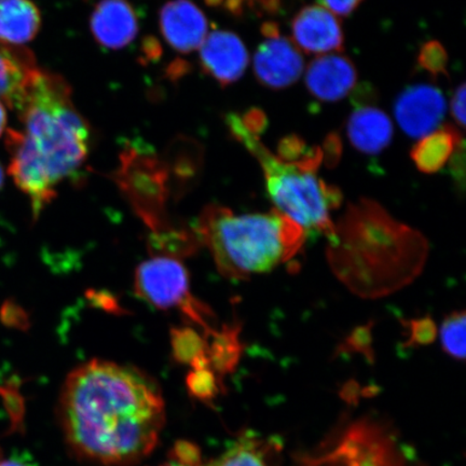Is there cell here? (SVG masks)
<instances>
[{
    "instance_id": "6da1fadb",
    "label": "cell",
    "mask_w": 466,
    "mask_h": 466,
    "mask_svg": "<svg viewBox=\"0 0 466 466\" xmlns=\"http://www.w3.org/2000/svg\"><path fill=\"white\" fill-rule=\"evenodd\" d=\"M60 415L66 440L80 457L125 466L154 451L165 424V400L144 371L93 360L64 382Z\"/></svg>"
},
{
    "instance_id": "7a4b0ae2",
    "label": "cell",
    "mask_w": 466,
    "mask_h": 466,
    "mask_svg": "<svg viewBox=\"0 0 466 466\" xmlns=\"http://www.w3.org/2000/svg\"><path fill=\"white\" fill-rule=\"evenodd\" d=\"M17 112L25 129L7 130L9 174L38 218L55 199L57 186L85 165L90 129L74 106L66 81L42 69Z\"/></svg>"
},
{
    "instance_id": "3957f363",
    "label": "cell",
    "mask_w": 466,
    "mask_h": 466,
    "mask_svg": "<svg viewBox=\"0 0 466 466\" xmlns=\"http://www.w3.org/2000/svg\"><path fill=\"white\" fill-rule=\"evenodd\" d=\"M329 264L338 279L365 299H382L421 275L429 244L421 232L396 220L370 199L350 203L329 240Z\"/></svg>"
},
{
    "instance_id": "277c9868",
    "label": "cell",
    "mask_w": 466,
    "mask_h": 466,
    "mask_svg": "<svg viewBox=\"0 0 466 466\" xmlns=\"http://www.w3.org/2000/svg\"><path fill=\"white\" fill-rule=\"evenodd\" d=\"M198 235L221 275L231 279H247L288 264L299 255L307 238L300 226L278 209L237 215L217 204L204 208Z\"/></svg>"
},
{
    "instance_id": "5b68a950",
    "label": "cell",
    "mask_w": 466,
    "mask_h": 466,
    "mask_svg": "<svg viewBox=\"0 0 466 466\" xmlns=\"http://www.w3.org/2000/svg\"><path fill=\"white\" fill-rule=\"evenodd\" d=\"M232 137L260 163L267 191L276 209L295 221L306 233H320L329 240L335 229L330 213L340 207L341 191L323 182L316 168L279 160L261 144L258 137L243 127H238Z\"/></svg>"
},
{
    "instance_id": "8992f818",
    "label": "cell",
    "mask_w": 466,
    "mask_h": 466,
    "mask_svg": "<svg viewBox=\"0 0 466 466\" xmlns=\"http://www.w3.org/2000/svg\"><path fill=\"white\" fill-rule=\"evenodd\" d=\"M134 289L149 305L161 310L177 308L208 334L213 333L209 326L213 313L191 295L188 272L177 259L161 255L142 262L134 278Z\"/></svg>"
},
{
    "instance_id": "52a82bcc",
    "label": "cell",
    "mask_w": 466,
    "mask_h": 466,
    "mask_svg": "<svg viewBox=\"0 0 466 466\" xmlns=\"http://www.w3.org/2000/svg\"><path fill=\"white\" fill-rule=\"evenodd\" d=\"M261 33L265 40L256 51L253 63L256 78L273 90L293 86L305 69L304 56L299 46L282 36L276 23H264Z\"/></svg>"
},
{
    "instance_id": "ba28073f",
    "label": "cell",
    "mask_w": 466,
    "mask_h": 466,
    "mask_svg": "<svg viewBox=\"0 0 466 466\" xmlns=\"http://www.w3.org/2000/svg\"><path fill=\"white\" fill-rule=\"evenodd\" d=\"M447 105L440 89L430 85L406 87L396 98L394 115L400 129L408 137L420 138L429 136L444 119Z\"/></svg>"
},
{
    "instance_id": "9c48e42d",
    "label": "cell",
    "mask_w": 466,
    "mask_h": 466,
    "mask_svg": "<svg viewBox=\"0 0 466 466\" xmlns=\"http://www.w3.org/2000/svg\"><path fill=\"white\" fill-rule=\"evenodd\" d=\"M295 45L307 54L342 51L345 36L339 20L319 5L302 8L291 22Z\"/></svg>"
},
{
    "instance_id": "30bf717a",
    "label": "cell",
    "mask_w": 466,
    "mask_h": 466,
    "mask_svg": "<svg viewBox=\"0 0 466 466\" xmlns=\"http://www.w3.org/2000/svg\"><path fill=\"white\" fill-rule=\"evenodd\" d=\"M201 66L223 86L240 79L248 66L249 56L242 40L228 31H215L200 46Z\"/></svg>"
},
{
    "instance_id": "8fae6325",
    "label": "cell",
    "mask_w": 466,
    "mask_h": 466,
    "mask_svg": "<svg viewBox=\"0 0 466 466\" xmlns=\"http://www.w3.org/2000/svg\"><path fill=\"white\" fill-rule=\"evenodd\" d=\"M160 28L167 43L180 54L200 49L208 36L206 15L190 0H172L160 11Z\"/></svg>"
},
{
    "instance_id": "7c38bea8",
    "label": "cell",
    "mask_w": 466,
    "mask_h": 466,
    "mask_svg": "<svg viewBox=\"0 0 466 466\" xmlns=\"http://www.w3.org/2000/svg\"><path fill=\"white\" fill-rule=\"evenodd\" d=\"M358 71L349 57L325 55L314 58L306 73V86L319 101L334 103L342 100L354 89Z\"/></svg>"
},
{
    "instance_id": "4fadbf2b",
    "label": "cell",
    "mask_w": 466,
    "mask_h": 466,
    "mask_svg": "<svg viewBox=\"0 0 466 466\" xmlns=\"http://www.w3.org/2000/svg\"><path fill=\"white\" fill-rule=\"evenodd\" d=\"M90 27L97 44L119 50L137 37V15L127 0H101L93 11Z\"/></svg>"
},
{
    "instance_id": "5bb4252c",
    "label": "cell",
    "mask_w": 466,
    "mask_h": 466,
    "mask_svg": "<svg viewBox=\"0 0 466 466\" xmlns=\"http://www.w3.org/2000/svg\"><path fill=\"white\" fill-rule=\"evenodd\" d=\"M39 69L32 52L25 46L0 43V101L19 109Z\"/></svg>"
},
{
    "instance_id": "9a60e30c",
    "label": "cell",
    "mask_w": 466,
    "mask_h": 466,
    "mask_svg": "<svg viewBox=\"0 0 466 466\" xmlns=\"http://www.w3.org/2000/svg\"><path fill=\"white\" fill-rule=\"evenodd\" d=\"M393 125L389 116L375 106H360L349 116L347 133L350 143L360 153L375 156L392 142Z\"/></svg>"
},
{
    "instance_id": "2e32d148",
    "label": "cell",
    "mask_w": 466,
    "mask_h": 466,
    "mask_svg": "<svg viewBox=\"0 0 466 466\" xmlns=\"http://www.w3.org/2000/svg\"><path fill=\"white\" fill-rule=\"evenodd\" d=\"M42 15L32 0H0V43L23 46L36 37Z\"/></svg>"
},
{
    "instance_id": "e0dca14e",
    "label": "cell",
    "mask_w": 466,
    "mask_h": 466,
    "mask_svg": "<svg viewBox=\"0 0 466 466\" xmlns=\"http://www.w3.org/2000/svg\"><path fill=\"white\" fill-rule=\"evenodd\" d=\"M463 141L461 134L451 125L435 130L422 137L411 150V158L419 171L439 172L450 162L454 150Z\"/></svg>"
},
{
    "instance_id": "ac0fdd59",
    "label": "cell",
    "mask_w": 466,
    "mask_h": 466,
    "mask_svg": "<svg viewBox=\"0 0 466 466\" xmlns=\"http://www.w3.org/2000/svg\"><path fill=\"white\" fill-rule=\"evenodd\" d=\"M269 442L244 434L223 456L208 466H273Z\"/></svg>"
},
{
    "instance_id": "d6986e66",
    "label": "cell",
    "mask_w": 466,
    "mask_h": 466,
    "mask_svg": "<svg viewBox=\"0 0 466 466\" xmlns=\"http://www.w3.org/2000/svg\"><path fill=\"white\" fill-rule=\"evenodd\" d=\"M238 333V329L235 328L214 331L212 347H208V359L211 369L218 376L231 372L240 359L242 348Z\"/></svg>"
},
{
    "instance_id": "ffe728a7",
    "label": "cell",
    "mask_w": 466,
    "mask_h": 466,
    "mask_svg": "<svg viewBox=\"0 0 466 466\" xmlns=\"http://www.w3.org/2000/svg\"><path fill=\"white\" fill-rule=\"evenodd\" d=\"M465 324L464 311L452 312L441 324L442 350L454 360H463L465 358Z\"/></svg>"
},
{
    "instance_id": "44dd1931",
    "label": "cell",
    "mask_w": 466,
    "mask_h": 466,
    "mask_svg": "<svg viewBox=\"0 0 466 466\" xmlns=\"http://www.w3.org/2000/svg\"><path fill=\"white\" fill-rule=\"evenodd\" d=\"M172 345L174 357L179 362L194 365L198 360H208L207 342L195 330L174 329Z\"/></svg>"
},
{
    "instance_id": "7402d4cb",
    "label": "cell",
    "mask_w": 466,
    "mask_h": 466,
    "mask_svg": "<svg viewBox=\"0 0 466 466\" xmlns=\"http://www.w3.org/2000/svg\"><path fill=\"white\" fill-rule=\"evenodd\" d=\"M448 62L450 57L444 46L436 40L424 44L418 56V63L425 72H428L434 78L441 76H448Z\"/></svg>"
},
{
    "instance_id": "603a6c76",
    "label": "cell",
    "mask_w": 466,
    "mask_h": 466,
    "mask_svg": "<svg viewBox=\"0 0 466 466\" xmlns=\"http://www.w3.org/2000/svg\"><path fill=\"white\" fill-rule=\"evenodd\" d=\"M219 378L212 370H194L188 378V386L192 394L201 400H211L219 391Z\"/></svg>"
},
{
    "instance_id": "cb8c5ba5",
    "label": "cell",
    "mask_w": 466,
    "mask_h": 466,
    "mask_svg": "<svg viewBox=\"0 0 466 466\" xmlns=\"http://www.w3.org/2000/svg\"><path fill=\"white\" fill-rule=\"evenodd\" d=\"M159 466H207L203 464L199 448L186 441L174 445L167 460Z\"/></svg>"
},
{
    "instance_id": "d4e9b609",
    "label": "cell",
    "mask_w": 466,
    "mask_h": 466,
    "mask_svg": "<svg viewBox=\"0 0 466 466\" xmlns=\"http://www.w3.org/2000/svg\"><path fill=\"white\" fill-rule=\"evenodd\" d=\"M410 330V338L406 347L428 346L436 338V326L433 319L427 317L419 319H412L407 323Z\"/></svg>"
},
{
    "instance_id": "484cf974",
    "label": "cell",
    "mask_w": 466,
    "mask_h": 466,
    "mask_svg": "<svg viewBox=\"0 0 466 466\" xmlns=\"http://www.w3.org/2000/svg\"><path fill=\"white\" fill-rule=\"evenodd\" d=\"M322 149L323 161L329 167H334L339 162L342 155V143L337 133H330L326 137Z\"/></svg>"
},
{
    "instance_id": "4316f807",
    "label": "cell",
    "mask_w": 466,
    "mask_h": 466,
    "mask_svg": "<svg viewBox=\"0 0 466 466\" xmlns=\"http://www.w3.org/2000/svg\"><path fill=\"white\" fill-rule=\"evenodd\" d=\"M238 116H240L243 127L255 137H259L260 134L267 129V116L258 108L249 109L248 112Z\"/></svg>"
},
{
    "instance_id": "83f0119b",
    "label": "cell",
    "mask_w": 466,
    "mask_h": 466,
    "mask_svg": "<svg viewBox=\"0 0 466 466\" xmlns=\"http://www.w3.org/2000/svg\"><path fill=\"white\" fill-rule=\"evenodd\" d=\"M451 170L454 182L457 183L460 191L464 189L465 182V148L464 141L459 144L451 158Z\"/></svg>"
},
{
    "instance_id": "f1b7e54d",
    "label": "cell",
    "mask_w": 466,
    "mask_h": 466,
    "mask_svg": "<svg viewBox=\"0 0 466 466\" xmlns=\"http://www.w3.org/2000/svg\"><path fill=\"white\" fill-rule=\"evenodd\" d=\"M465 84L459 86L451 100V115L460 127L465 125Z\"/></svg>"
},
{
    "instance_id": "f546056e",
    "label": "cell",
    "mask_w": 466,
    "mask_h": 466,
    "mask_svg": "<svg viewBox=\"0 0 466 466\" xmlns=\"http://www.w3.org/2000/svg\"><path fill=\"white\" fill-rule=\"evenodd\" d=\"M363 0H322L330 13L340 16L351 15Z\"/></svg>"
},
{
    "instance_id": "4dcf8cb0",
    "label": "cell",
    "mask_w": 466,
    "mask_h": 466,
    "mask_svg": "<svg viewBox=\"0 0 466 466\" xmlns=\"http://www.w3.org/2000/svg\"><path fill=\"white\" fill-rule=\"evenodd\" d=\"M370 329H360L353 331V335L349 339V346L354 348V350H360V351L370 353Z\"/></svg>"
},
{
    "instance_id": "1f68e13d",
    "label": "cell",
    "mask_w": 466,
    "mask_h": 466,
    "mask_svg": "<svg viewBox=\"0 0 466 466\" xmlns=\"http://www.w3.org/2000/svg\"><path fill=\"white\" fill-rule=\"evenodd\" d=\"M252 2H258V0H207L209 5H214V7L221 5L236 15H240L243 13L244 5Z\"/></svg>"
},
{
    "instance_id": "d6a6232c",
    "label": "cell",
    "mask_w": 466,
    "mask_h": 466,
    "mask_svg": "<svg viewBox=\"0 0 466 466\" xmlns=\"http://www.w3.org/2000/svg\"><path fill=\"white\" fill-rule=\"evenodd\" d=\"M0 466H34L32 463L27 461L26 458L15 456L5 460V461L0 462Z\"/></svg>"
},
{
    "instance_id": "836d02e7",
    "label": "cell",
    "mask_w": 466,
    "mask_h": 466,
    "mask_svg": "<svg viewBox=\"0 0 466 466\" xmlns=\"http://www.w3.org/2000/svg\"><path fill=\"white\" fill-rule=\"evenodd\" d=\"M7 126V110L4 106V103L0 101V137L3 136Z\"/></svg>"
},
{
    "instance_id": "e575fe53",
    "label": "cell",
    "mask_w": 466,
    "mask_h": 466,
    "mask_svg": "<svg viewBox=\"0 0 466 466\" xmlns=\"http://www.w3.org/2000/svg\"><path fill=\"white\" fill-rule=\"evenodd\" d=\"M4 182H5V173H4V168L2 167V163H0V189L3 188Z\"/></svg>"
}]
</instances>
